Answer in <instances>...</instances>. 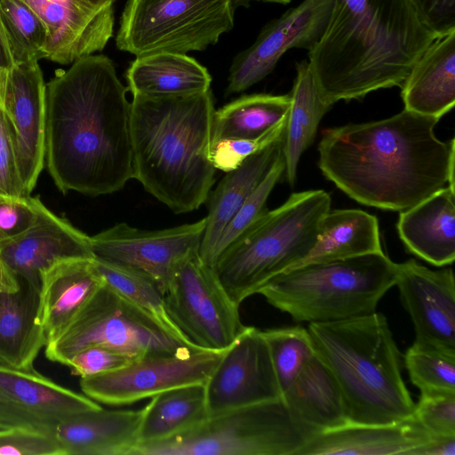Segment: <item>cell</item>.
<instances>
[{
	"label": "cell",
	"instance_id": "1",
	"mask_svg": "<svg viewBox=\"0 0 455 455\" xmlns=\"http://www.w3.org/2000/svg\"><path fill=\"white\" fill-rule=\"evenodd\" d=\"M126 91L112 60L95 54L46 84L44 157L62 193L108 195L133 179Z\"/></svg>",
	"mask_w": 455,
	"mask_h": 455
},
{
	"label": "cell",
	"instance_id": "2",
	"mask_svg": "<svg viewBox=\"0 0 455 455\" xmlns=\"http://www.w3.org/2000/svg\"><path fill=\"white\" fill-rule=\"evenodd\" d=\"M438 121L403 109L386 119L324 130L319 169L362 204L407 210L445 186L454 188V139L435 136Z\"/></svg>",
	"mask_w": 455,
	"mask_h": 455
},
{
	"label": "cell",
	"instance_id": "3",
	"mask_svg": "<svg viewBox=\"0 0 455 455\" xmlns=\"http://www.w3.org/2000/svg\"><path fill=\"white\" fill-rule=\"evenodd\" d=\"M438 36L409 0H335L308 64L332 106L401 86Z\"/></svg>",
	"mask_w": 455,
	"mask_h": 455
},
{
	"label": "cell",
	"instance_id": "4",
	"mask_svg": "<svg viewBox=\"0 0 455 455\" xmlns=\"http://www.w3.org/2000/svg\"><path fill=\"white\" fill-rule=\"evenodd\" d=\"M215 112L212 91L186 97H133V179L174 213L197 210L211 193L209 158Z\"/></svg>",
	"mask_w": 455,
	"mask_h": 455
},
{
	"label": "cell",
	"instance_id": "5",
	"mask_svg": "<svg viewBox=\"0 0 455 455\" xmlns=\"http://www.w3.org/2000/svg\"><path fill=\"white\" fill-rule=\"evenodd\" d=\"M307 329L340 388L348 423L385 425L413 416L403 355L383 315L309 323Z\"/></svg>",
	"mask_w": 455,
	"mask_h": 455
},
{
	"label": "cell",
	"instance_id": "6",
	"mask_svg": "<svg viewBox=\"0 0 455 455\" xmlns=\"http://www.w3.org/2000/svg\"><path fill=\"white\" fill-rule=\"evenodd\" d=\"M397 273L398 264L380 251L284 271L257 293L295 322H334L376 312Z\"/></svg>",
	"mask_w": 455,
	"mask_h": 455
},
{
	"label": "cell",
	"instance_id": "7",
	"mask_svg": "<svg viewBox=\"0 0 455 455\" xmlns=\"http://www.w3.org/2000/svg\"><path fill=\"white\" fill-rule=\"evenodd\" d=\"M330 210L327 192L308 190L293 193L259 217L212 267L230 299L240 306L271 278L305 258Z\"/></svg>",
	"mask_w": 455,
	"mask_h": 455
},
{
	"label": "cell",
	"instance_id": "8",
	"mask_svg": "<svg viewBox=\"0 0 455 455\" xmlns=\"http://www.w3.org/2000/svg\"><path fill=\"white\" fill-rule=\"evenodd\" d=\"M315 435L281 397L210 416L172 437L139 444L132 455H299Z\"/></svg>",
	"mask_w": 455,
	"mask_h": 455
},
{
	"label": "cell",
	"instance_id": "9",
	"mask_svg": "<svg viewBox=\"0 0 455 455\" xmlns=\"http://www.w3.org/2000/svg\"><path fill=\"white\" fill-rule=\"evenodd\" d=\"M92 346L110 347L136 358L199 348L105 283L64 330L45 345V355L67 366L76 353Z\"/></svg>",
	"mask_w": 455,
	"mask_h": 455
},
{
	"label": "cell",
	"instance_id": "10",
	"mask_svg": "<svg viewBox=\"0 0 455 455\" xmlns=\"http://www.w3.org/2000/svg\"><path fill=\"white\" fill-rule=\"evenodd\" d=\"M235 11L233 0H128L116 47L136 57L204 51L232 29Z\"/></svg>",
	"mask_w": 455,
	"mask_h": 455
},
{
	"label": "cell",
	"instance_id": "11",
	"mask_svg": "<svg viewBox=\"0 0 455 455\" xmlns=\"http://www.w3.org/2000/svg\"><path fill=\"white\" fill-rule=\"evenodd\" d=\"M164 303L180 333L202 349L225 350L245 328L239 306L198 253L178 268L165 290Z\"/></svg>",
	"mask_w": 455,
	"mask_h": 455
},
{
	"label": "cell",
	"instance_id": "12",
	"mask_svg": "<svg viewBox=\"0 0 455 455\" xmlns=\"http://www.w3.org/2000/svg\"><path fill=\"white\" fill-rule=\"evenodd\" d=\"M225 350L198 348L146 355L118 370L80 378V387L98 403H133L172 388L205 384Z\"/></svg>",
	"mask_w": 455,
	"mask_h": 455
},
{
	"label": "cell",
	"instance_id": "13",
	"mask_svg": "<svg viewBox=\"0 0 455 455\" xmlns=\"http://www.w3.org/2000/svg\"><path fill=\"white\" fill-rule=\"evenodd\" d=\"M204 225V218L160 230L118 223L90 236L91 247L95 259L143 270L165 291L181 264L198 253Z\"/></svg>",
	"mask_w": 455,
	"mask_h": 455
},
{
	"label": "cell",
	"instance_id": "14",
	"mask_svg": "<svg viewBox=\"0 0 455 455\" xmlns=\"http://www.w3.org/2000/svg\"><path fill=\"white\" fill-rule=\"evenodd\" d=\"M208 417L282 397L262 331L245 326L204 384Z\"/></svg>",
	"mask_w": 455,
	"mask_h": 455
},
{
	"label": "cell",
	"instance_id": "15",
	"mask_svg": "<svg viewBox=\"0 0 455 455\" xmlns=\"http://www.w3.org/2000/svg\"><path fill=\"white\" fill-rule=\"evenodd\" d=\"M85 395L37 372L0 363V429L21 428L52 435L62 421L100 409Z\"/></svg>",
	"mask_w": 455,
	"mask_h": 455
},
{
	"label": "cell",
	"instance_id": "16",
	"mask_svg": "<svg viewBox=\"0 0 455 455\" xmlns=\"http://www.w3.org/2000/svg\"><path fill=\"white\" fill-rule=\"evenodd\" d=\"M335 0H303L267 24L255 42L234 60L228 93L242 92L260 82L292 48L309 51L323 36Z\"/></svg>",
	"mask_w": 455,
	"mask_h": 455
},
{
	"label": "cell",
	"instance_id": "17",
	"mask_svg": "<svg viewBox=\"0 0 455 455\" xmlns=\"http://www.w3.org/2000/svg\"><path fill=\"white\" fill-rule=\"evenodd\" d=\"M4 109L19 174L29 196L45 156L46 84L38 61L14 64L10 69Z\"/></svg>",
	"mask_w": 455,
	"mask_h": 455
},
{
	"label": "cell",
	"instance_id": "18",
	"mask_svg": "<svg viewBox=\"0 0 455 455\" xmlns=\"http://www.w3.org/2000/svg\"><path fill=\"white\" fill-rule=\"evenodd\" d=\"M47 32L45 59L62 65L102 51L114 33L116 0H22Z\"/></svg>",
	"mask_w": 455,
	"mask_h": 455
},
{
	"label": "cell",
	"instance_id": "19",
	"mask_svg": "<svg viewBox=\"0 0 455 455\" xmlns=\"http://www.w3.org/2000/svg\"><path fill=\"white\" fill-rule=\"evenodd\" d=\"M415 330V343L455 355V283L451 267L398 264L395 284Z\"/></svg>",
	"mask_w": 455,
	"mask_h": 455
},
{
	"label": "cell",
	"instance_id": "20",
	"mask_svg": "<svg viewBox=\"0 0 455 455\" xmlns=\"http://www.w3.org/2000/svg\"><path fill=\"white\" fill-rule=\"evenodd\" d=\"M0 258L17 280L41 284V275L70 259H94L90 236L38 204V218L21 235L0 244Z\"/></svg>",
	"mask_w": 455,
	"mask_h": 455
},
{
	"label": "cell",
	"instance_id": "21",
	"mask_svg": "<svg viewBox=\"0 0 455 455\" xmlns=\"http://www.w3.org/2000/svg\"><path fill=\"white\" fill-rule=\"evenodd\" d=\"M433 439L414 416L385 425L348 423L318 433L299 455H413Z\"/></svg>",
	"mask_w": 455,
	"mask_h": 455
},
{
	"label": "cell",
	"instance_id": "22",
	"mask_svg": "<svg viewBox=\"0 0 455 455\" xmlns=\"http://www.w3.org/2000/svg\"><path fill=\"white\" fill-rule=\"evenodd\" d=\"M143 410H105L75 415L53 436L64 455H132L139 444Z\"/></svg>",
	"mask_w": 455,
	"mask_h": 455
},
{
	"label": "cell",
	"instance_id": "23",
	"mask_svg": "<svg viewBox=\"0 0 455 455\" xmlns=\"http://www.w3.org/2000/svg\"><path fill=\"white\" fill-rule=\"evenodd\" d=\"M103 283L94 259L61 260L43 273L37 320L46 344L64 330Z\"/></svg>",
	"mask_w": 455,
	"mask_h": 455
},
{
	"label": "cell",
	"instance_id": "24",
	"mask_svg": "<svg viewBox=\"0 0 455 455\" xmlns=\"http://www.w3.org/2000/svg\"><path fill=\"white\" fill-rule=\"evenodd\" d=\"M399 236L409 251L443 267L455 259V192L445 186L400 212Z\"/></svg>",
	"mask_w": 455,
	"mask_h": 455
},
{
	"label": "cell",
	"instance_id": "25",
	"mask_svg": "<svg viewBox=\"0 0 455 455\" xmlns=\"http://www.w3.org/2000/svg\"><path fill=\"white\" fill-rule=\"evenodd\" d=\"M404 109L440 118L455 104V28L438 36L400 86Z\"/></svg>",
	"mask_w": 455,
	"mask_h": 455
},
{
	"label": "cell",
	"instance_id": "26",
	"mask_svg": "<svg viewBox=\"0 0 455 455\" xmlns=\"http://www.w3.org/2000/svg\"><path fill=\"white\" fill-rule=\"evenodd\" d=\"M283 137L245 159L237 168L226 172L210 193L208 213L198 251L201 260L211 266L214 246L223 229L247 200L282 155Z\"/></svg>",
	"mask_w": 455,
	"mask_h": 455
},
{
	"label": "cell",
	"instance_id": "27",
	"mask_svg": "<svg viewBox=\"0 0 455 455\" xmlns=\"http://www.w3.org/2000/svg\"><path fill=\"white\" fill-rule=\"evenodd\" d=\"M17 281L15 290L0 291V363L29 369L46 345L37 320L40 285Z\"/></svg>",
	"mask_w": 455,
	"mask_h": 455
},
{
	"label": "cell",
	"instance_id": "28",
	"mask_svg": "<svg viewBox=\"0 0 455 455\" xmlns=\"http://www.w3.org/2000/svg\"><path fill=\"white\" fill-rule=\"evenodd\" d=\"M128 89L133 97H186L211 90L208 70L188 54L154 52L137 56L127 69Z\"/></svg>",
	"mask_w": 455,
	"mask_h": 455
},
{
	"label": "cell",
	"instance_id": "29",
	"mask_svg": "<svg viewBox=\"0 0 455 455\" xmlns=\"http://www.w3.org/2000/svg\"><path fill=\"white\" fill-rule=\"evenodd\" d=\"M282 398L292 415L317 434L348 424L340 388L315 352Z\"/></svg>",
	"mask_w": 455,
	"mask_h": 455
},
{
	"label": "cell",
	"instance_id": "30",
	"mask_svg": "<svg viewBox=\"0 0 455 455\" xmlns=\"http://www.w3.org/2000/svg\"><path fill=\"white\" fill-rule=\"evenodd\" d=\"M380 251L379 222L374 215L358 209L330 210L321 221L312 250L288 270Z\"/></svg>",
	"mask_w": 455,
	"mask_h": 455
},
{
	"label": "cell",
	"instance_id": "31",
	"mask_svg": "<svg viewBox=\"0 0 455 455\" xmlns=\"http://www.w3.org/2000/svg\"><path fill=\"white\" fill-rule=\"evenodd\" d=\"M283 136L282 153L288 183L296 181L302 154L312 144L323 116L331 108L322 97L308 61L296 64V77Z\"/></svg>",
	"mask_w": 455,
	"mask_h": 455
},
{
	"label": "cell",
	"instance_id": "32",
	"mask_svg": "<svg viewBox=\"0 0 455 455\" xmlns=\"http://www.w3.org/2000/svg\"><path fill=\"white\" fill-rule=\"evenodd\" d=\"M142 410L139 444L172 437L208 418L204 384L159 393Z\"/></svg>",
	"mask_w": 455,
	"mask_h": 455
},
{
	"label": "cell",
	"instance_id": "33",
	"mask_svg": "<svg viewBox=\"0 0 455 455\" xmlns=\"http://www.w3.org/2000/svg\"><path fill=\"white\" fill-rule=\"evenodd\" d=\"M290 94L243 95L215 110L211 143L221 140L259 138L287 117Z\"/></svg>",
	"mask_w": 455,
	"mask_h": 455
},
{
	"label": "cell",
	"instance_id": "34",
	"mask_svg": "<svg viewBox=\"0 0 455 455\" xmlns=\"http://www.w3.org/2000/svg\"><path fill=\"white\" fill-rule=\"evenodd\" d=\"M104 283L140 307L172 332L185 338L171 320L164 303V288L150 274L131 267L95 259ZM186 339V338H185Z\"/></svg>",
	"mask_w": 455,
	"mask_h": 455
},
{
	"label": "cell",
	"instance_id": "35",
	"mask_svg": "<svg viewBox=\"0 0 455 455\" xmlns=\"http://www.w3.org/2000/svg\"><path fill=\"white\" fill-rule=\"evenodd\" d=\"M0 21L14 64L45 59L46 28L22 0H0Z\"/></svg>",
	"mask_w": 455,
	"mask_h": 455
},
{
	"label": "cell",
	"instance_id": "36",
	"mask_svg": "<svg viewBox=\"0 0 455 455\" xmlns=\"http://www.w3.org/2000/svg\"><path fill=\"white\" fill-rule=\"evenodd\" d=\"M283 393L315 354L307 329L293 326L262 331Z\"/></svg>",
	"mask_w": 455,
	"mask_h": 455
},
{
	"label": "cell",
	"instance_id": "37",
	"mask_svg": "<svg viewBox=\"0 0 455 455\" xmlns=\"http://www.w3.org/2000/svg\"><path fill=\"white\" fill-rule=\"evenodd\" d=\"M403 363L420 392H455V355L413 343Z\"/></svg>",
	"mask_w": 455,
	"mask_h": 455
},
{
	"label": "cell",
	"instance_id": "38",
	"mask_svg": "<svg viewBox=\"0 0 455 455\" xmlns=\"http://www.w3.org/2000/svg\"><path fill=\"white\" fill-rule=\"evenodd\" d=\"M284 172L282 155L275 161L264 179L227 224L212 251L211 266L267 211V201Z\"/></svg>",
	"mask_w": 455,
	"mask_h": 455
},
{
	"label": "cell",
	"instance_id": "39",
	"mask_svg": "<svg viewBox=\"0 0 455 455\" xmlns=\"http://www.w3.org/2000/svg\"><path fill=\"white\" fill-rule=\"evenodd\" d=\"M413 416L434 438L455 436V392H422Z\"/></svg>",
	"mask_w": 455,
	"mask_h": 455
},
{
	"label": "cell",
	"instance_id": "40",
	"mask_svg": "<svg viewBox=\"0 0 455 455\" xmlns=\"http://www.w3.org/2000/svg\"><path fill=\"white\" fill-rule=\"evenodd\" d=\"M287 117L266 134L256 139H231L212 142L209 158L216 170L228 172L249 156L283 136Z\"/></svg>",
	"mask_w": 455,
	"mask_h": 455
},
{
	"label": "cell",
	"instance_id": "41",
	"mask_svg": "<svg viewBox=\"0 0 455 455\" xmlns=\"http://www.w3.org/2000/svg\"><path fill=\"white\" fill-rule=\"evenodd\" d=\"M137 359L110 347L92 346L76 353L67 366L73 375L85 378L118 370Z\"/></svg>",
	"mask_w": 455,
	"mask_h": 455
},
{
	"label": "cell",
	"instance_id": "42",
	"mask_svg": "<svg viewBox=\"0 0 455 455\" xmlns=\"http://www.w3.org/2000/svg\"><path fill=\"white\" fill-rule=\"evenodd\" d=\"M39 197L0 195V244L32 227L38 218Z\"/></svg>",
	"mask_w": 455,
	"mask_h": 455
},
{
	"label": "cell",
	"instance_id": "43",
	"mask_svg": "<svg viewBox=\"0 0 455 455\" xmlns=\"http://www.w3.org/2000/svg\"><path fill=\"white\" fill-rule=\"evenodd\" d=\"M0 455H64L53 435L9 428L0 429Z\"/></svg>",
	"mask_w": 455,
	"mask_h": 455
},
{
	"label": "cell",
	"instance_id": "44",
	"mask_svg": "<svg viewBox=\"0 0 455 455\" xmlns=\"http://www.w3.org/2000/svg\"><path fill=\"white\" fill-rule=\"evenodd\" d=\"M5 88H0V195L22 197L25 193L19 171L4 109Z\"/></svg>",
	"mask_w": 455,
	"mask_h": 455
},
{
	"label": "cell",
	"instance_id": "45",
	"mask_svg": "<svg viewBox=\"0 0 455 455\" xmlns=\"http://www.w3.org/2000/svg\"><path fill=\"white\" fill-rule=\"evenodd\" d=\"M438 35L455 28V0H409Z\"/></svg>",
	"mask_w": 455,
	"mask_h": 455
},
{
	"label": "cell",
	"instance_id": "46",
	"mask_svg": "<svg viewBox=\"0 0 455 455\" xmlns=\"http://www.w3.org/2000/svg\"><path fill=\"white\" fill-rule=\"evenodd\" d=\"M413 455H455V436L435 438Z\"/></svg>",
	"mask_w": 455,
	"mask_h": 455
},
{
	"label": "cell",
	"instance_id": "47",
	"mask_svg": "<svg viewBox=\"0 0 455 455\" xmlns=\"http://www.w3.org/2000/svg\"><path fill=\"white\" fill-rule=\"evenodd\" d=\"M13 65L14 61L0 21V84L6 83L8 73Z\"/></svg>",
	"mask_w": 455,
	"mask_h": 455
},
{
	"label": "cell",
	"instance_id": "48",
	"mask_svg": "<svg viewBox=\"0 0 455 455\" xmlns=\"http://www.w3.org/2000/svg\"><path fill=\"white\" fill-rule=\"evenodd\" d=\"M18 285L16 277L9 271L0 258V291L15 290Z\"/></svg>",
	"mask_w": 455,
	"mask_h": 455
},
{
	"label": "cell",
	"instance_id": "49",
	"mask_svg": "<svg viewBox=\"0 0 455 455\" xmlns=\"http://www.w3.org/2000/svg\"><path fill=\"white\" fill-rule=\"evenodd\" d=\"M260 0H233V4L235 9L239 7H249L252 2Z\"/></svg>",
	"mask_w": 455,
	"mask_h": 455
},
{
	"label": "cell",
	"instance_id": "50",
	"mask_svg": "<svg viewBox=\"0 0 455 455\" xmlns=\"http://www.w3.org/2000/svg\"><path fill=\"white\" fill-rule=\"evenodd\" d=\"M260 1L268 2V3L281 4H287L291 0H260Z\"/></svg>",
	"mask_w": 455,
	"mask_h": 455
}]
</instances>
